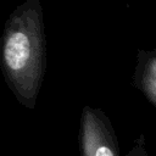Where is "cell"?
<instances>
[{"instance_id": "4", "label": "cell", "mask_w": 156, "mask_h": 156, "mask_svg": "<svg viewBox=\"0 0 156 156\" xmlns=\"http://www.w3.org/2000/svg\"><path fill=\"white\" fill-rule=\"evenodd\" d=\"M127 156H149V154L146 151V143H145L144 135H140L135 140L133 147L129 150Z\"/></svg>"}, {"instance_id": "1", "label": "cell", "mask_w": 156, "mask_h": 156, "mask_svg": "<svg viewBox=\"0 0 156 156\" xmlns=\"http://www.w3.org/2000/svg\"><path fill=\"white\" fill-rule=\"evenodd\" d=\"M1 72L17 101L34 108L46 68V41L39 0H26L5 22Z\"/></svg>"}, {"instance_id": "3", "label": "cell", "mask_w": 156, "mask_h": 156, "mask_svg": "<svg viewBox=\"0 0 156 156\" xmlns=\"http://www.w3.org/2000/svg\"><path fill=\"white\" fill-rule=\"evenodd\" d=\"M133 80L149 102L156 107V50L138 51Z\"/></svg>"}, {"instance_id": "2", "label": "cell", "mask_w": 156, "mask_h": 156, "mask_svg": "<svg viewBox=\"0 0 156 156\" xmlns=\"http://www.w3.org/2000/svg\"><path fill=\"white\" fill-rule=\"evenodd\" d=\"M82 156H119V146L110 118L99 107L84 106L79 124Z\"/></svg>"}]
</instances>
